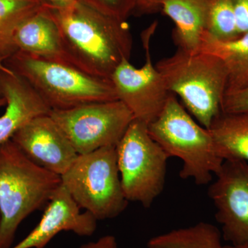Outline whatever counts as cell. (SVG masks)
I'll use <instances>...</instances> for the list:
<instances>
[{"label":"cell","mask_w":248,"mask_h":248,"mask_svg":"<svg viewBox=\"0 0 248 248\" xmlns=\"http://www.w3.org/2000/svg\"><path fill=\"white\" fill-rule=\"evenodd\" d=\"M221 231L208 222L172 230L148 241V247L162 248H223Z\"/></svg>","instance_id":"obj_18"},{"label":"cell","mask_w":248,"mask_h":248,"mask_svg":"<svg viewBox=\"0 0 248 248\" xmlns=\"http://www.w3.org/2000/svg\"><path fill=\"white\" fill-rule=\"evenodd\" d=\"M210 4L211 0H165L161 12L174 22L172 37L177 49L200 51L208 32Z\"/></svg>","instance_id":"obj_15"},{"label":"cell","mask_w":248,"mask_h":248,"mask_svg":"<svg viewBox=\"0 0 248 248\" xmlns=\"http://www.w3.org/2000/svg\"><path fill=\"white\" fill-rule=\"evenodd\" d=\"M148 248H162L148 247Z\"/></svg>","instance_id":"obj_30"},{"label":"cell","mask_w":248,"mask_h":248,"mask_svg":"<svg viewBox=\"0 0 248 248\" xmlns=\"http://www.w3.org/2000/svg\"><path fill=\"white\" fill-rule=\"evenodd\" d=\"M240 36L248 33V0H232Z\"/></svg>","instance_id":"obj_23"},{"label":"cell","mask_w":248,"mask_h":248,"mask_svg":"<svg viewBox=\"0 0 248 248\" xmlns=\"http://www.w3.org/2000/svg\"><path fill=\"white\" fill-rule=\"evenodd\" d=\"M78 248H118V244L115 236L108 234L102 236L97 241L81 245Z\"/></svg>","instance_id":"obj_25"},{"label":"cell","mask_w":248,"mask_h":248,"mask_svg":"<svg viewBox=\"0 0 248 248\" xmlns=\"http://www.w3.org/2000/svg\"><path fill=\"white\" fill-rule=\"evenodd\" d=\"M3 106H6V99L3 97L2 94L0 95V108L2 107Z\"/></svg>","instance_id":"obj_28"},{"label":"cell","mask_w":248,"mask_h":248,"mask_svg":"<svg viewBox=\"0 0 248 248\" xmlns=\"http://www.w3.org/2000/svg\"><path fill=\"white\" fill-rule=\"evenodd\" d=\"M62 185L58 174L24 154L12 140L0 145V248H11L19 225L45 208Z\"/></svg>","instance_id":"obj_2"},{"label":"cell","mask_w":248,"mask_h":248,"mask_svg":"<svg viewBox=\"0 0 248 248\" xmlns=\"http://www.w3.org/2000/svg\"><path fill=\"white\" fill-rule=\"evenodd\" d=\"M42 8L38 0H0V60L5 61L17 52L15 32Z\"/></svg>","instance_id":"obj_19"},{"label":"cell","mask_w":248,"mask_h":248,"mask_svg":"<svg viewBox=\"0 0 248 248\" xmlns=\"http://www.w3.org/2000/svg\"><path fill=\"white\" fill-rule=\"evenodd\" d=\"M50 115L79 155L117 146L135 120L119 99L53 110Z\"/></svg>","instance_id":"obj_8"},{"label":"cell","mask_w":248,"mask_h":248,"mask_svg":"<svg viewBox=\"0 0 248 248\" xmlns=\"http://www.w3.org/2000/svg\"><path fill=\"white\" fill-rule=\"evenodd\" d=\"M0 92L6 107L0 116V145L11 140L29 121L51 112L32 86L6 65L0 71Z\"/></svg>","instance_id":"obj_13"},{"label":"cell","mask_w":248,"mask_h":248,"mask_svg":"<svg viewBox=\"0 0 248 248\" xmlns=\"http://www.w3.org/2000/svg\"><path fill=\"white\" fill-rule=\"evenodd\" d=\"M208 193L223 239L228 244H248V162L226 160Z\"/></svg>","instance_id":"obj_10"},{"label":"cell","mask_w":248,"mask_h":248,"mask_svg":"<svg viewBox=\"0 0 248 248\" xmlns=\"http://www.w3.org/2000/svg\"><path fill=\"white\" fill-rule=\"evenodd\" d=\"M53 110L118 99L109 79L91 76L63 62L17 51L4 61Z\"/></svg>","instance_id":"obj_4"},{"label":"cell","mask_w":248,"mask_h":248,"mask_svg":"<svg viewBox=\"0 0 248 248\" xmlns=\"http://www.w3.org/2000/svg\"><path fill=\"white\" fill-rule=\"evenodd\" d=\"M63 186L49 201L38 224L20 242L11 248H45L62 232L89 236L97 229V220L88 212H81Z\"/></svg>","instance_id":"obj_12"},{"label":"cell","mask_w":248,"mask_h":248,"mask_svg":"<svg viewBox=\"0 0 248 248\" xmlns=\"http://www.w3.org/2000/svg\"><path fill=\"white\" fill-rule=\"evenodd\" d=\"M223 248H248V244L239 245H225L224 247H223Z\"/></svg>","instance_id":"obj_27"},{"label":"cell","mask_w":248,"mask_h":248,"mask_svg":"<svg viewBox=\"0 0 248 248\" xmlns=\"http://www.w3.org/2000/svg\"><path fill=\"white\" fill-rule=\"evenodd\" d=\"M42 7L52 11H65L76 4V0H38Z\"/></svg>","instance_id":"obj_26"},{"label":"cell","mask_w":248,"mask_h":248,"mask_svg":"<svg viewBox=\"0 0 248 248\" xmlns=\"http://www.w3.org/2000/svg\"><path fill=\"white\" fill-rule=\"evenodd\" d=\"M208 33L222 42L239 38L232 0H211L209 11Z\"/></svg>","instance_id":"obj_20"},{"label":"cell","mask_w":248,"mask_h":248,"mask_svg":"<svg viewBox=\"0 0 248 248\" xmlns=\"http://www.w3.org/2000/svg\"><path fill=\"white\" fill-rule=\"evenodd\" d=\"M200 51L215 55L224 63L228 73L226 93L248 87V33L222 42L206 32Z\"/></svg>","instance_id":"obj_16"},{"label":"cell","mask_w":248,"mask_h":248,"mask_svg":"<svg viewBox=\"0 0 248 248\" xmlns=\"http://www.w3.org/2000/svg\"><path fill=\"white\" fill-rule=\"evenodd\" d=\"M165 0H137L133 16H150L161 12Z\"/></svg>","instance_id":"obj_24"},{"label":"cell","mask_w":248,"mask_h":248,"mask_svg":"<svg viewBox=\"0 0 248 248\" xmlns=\"http://www.w3.org/2000/svg\"><path fill=\"white\" fill-rule=\"evenodd\" d=\"M124 196L148 208L164 190L170 157L151 138L148 124L137 120L116 146Z\"/></svg>","instance_id":"obj_7"},{"label":"cell","mask_w":248,"mask_h":248,"mask_svg":"<svg viewBox=\"0 0 248 248\" xmlns=\"http://www.w3.org/2000/svg\"><path fill=\"white\" fill-rule=\"evenodd\" d=\"M5 67H6V65H5L4 60H0V71H2ZM1 93L0 92V95H1Z\"/></svg>","instance_id":"obj_29"},{"label":"cell","mask_w":248,"mask_h":248,"mask_svg":"<svg viewBox=\"0 0 248 248\" xmlns=\"http://www.w3.org/2000/svg\"><path fill=\"white\" fill-rule=\"evenodd\" d=\"M170 93L199 123L209 128L221 111L228 73L221 59L204 52L188 53L177 49L156 62Z\"/></svg>","instance_id":"obj_5"},{"label":"cell","mask_w":248,"mask_h":248,"mask_svg":"<svg viewBox=\"0 0 248 248\" xmlns=\"http://www.w3.org/2000/svg\"><path fill=\"white\" fill-rule=\"evenodd\" d=\"M151 138L168 156L182 161L179 177L197 185H208L224 157L210 130L202 126L171 93L156 120L148 125Z\"/></svg>","instance_id":"obj_3"},{"label":"cell","mask_w":248,"mask_h":248,"mask_svg":"<svg viewBox=\"0 0 248 248\" xmlns=\"http://www.w3.org/2000/svg\"><path fill=\"white\" fill-rule=\"evenodd\" d=\"M50 11L58 23L69 64L91 76L110 79L121 62L130 60L133 42L127 21L78 1L65 11Z\"/></svg>","instance_id":"obj_1"},{"label":"cell","mask_w":248,"mask_h":248,"mask_svg":"<svg viewBox=\"0 0 248 248\" xmlns=\"http://www.w3.org/2000/svg\"><path fill=\"white\" fill-rule=\"evenodd\" d=\"M121 20L133 16L137 0H76Z\"/></svg>","instance_id":"obj_21"},{"label":"cell","mask_w":248,"mask_h":248,"mask_svg":"<svg viewBox=\"0 0 248 248\" xmlns=\"http://www.w3.org/2000/svg\"><path fill=\"white\" fill-rule=\"evenodd\" d=\"M221 111L224 112H248V87L226 93L221 102Z\"/></svg>","instance_id":"obj_22"},{"label":"cell","mask_w":248,"mask_h":248,"mask_svg":"<svg viewBox=\"0 0 248 248\" xmlns=\"http://www.w3.org/2000/svg\"><path fill=\"white\" fill-rule=\"evenodd\" d=\"M225 161L248 162V112H220L209 127Z\"/></svg>","instance_id":"obj_17"},{"label":"cell","mask_w":248,"mask_h":248,"mask_svg":"<svg viewBox=\"0 0 248 248\" xmlns=\"http://www.w3.org/2000/svg\"><path fill=\"white\" fill-rule=\"evenodd\" d=\"M156 28L157 22H154L142 32L145 51L142 66L136 68L125 59L110 77L119 100L130 110L135 120L148 125L160 115L171 94L152 60L151 40Z\"/></svg>","instance_id":"obj_9"},{"label":"cell","mask_w":248,"mask_h":248,"mask_svg":"<svg viewBox=\"0 0 248 248\" xmlns=\"http://www.w3.org/2000/svg\"><path fill=\"white\" fill-rule=\"evenodd\" d=\"M0 222H1V215H0Z\"/></svg>","instance_id":"obj_31"},{"label":"cell","mask_w":248,"mask_h":248,"mask_svg":"<svg viewBox=\"0 0 248 248\" xmlns=\"http://www.w3.org/2000/svg\"><path fill=\"white\" fill-rule=\"evenodd\" d=\"M11 140L31 161L60 177L79 155L50 114L29 121Z\"/></svg>","instance_id":"obj_11"},{"label":"cell","mask_w":248,"mask_h":248,"mask_svg":"<svg viewBox=\"0 0 248 248\" xmlns=\"http://www.w3.org/2000/svg\"><path fill=\"white\" fill-rule=\"evenodd\" d=\"M14 41L17 51L68 63L58 23L48 9L42 7L24 21L15 32Z\"/></svg>","instance_id":"obj_14"},{"label":"cell","mask_w":248,"mask_h":248,"mask_svg":"<svg viewBox=\"0 0 248 248\" xmlns=\"http://www.w3.org/2000/svg\"><path fill=\"white\" fill-rule=\"evenodd\" d=\"M61 179L62 185L79 208L97 221L118 217L128 205L122 190L116 146L78 155Z\"/></svg>","instance_id":"obj_6"}]
</instances>
